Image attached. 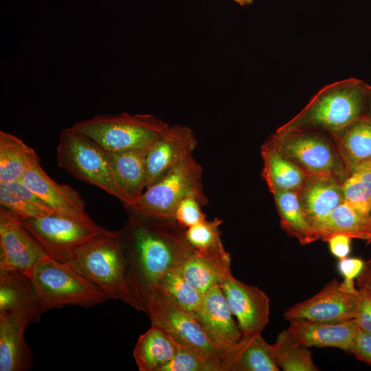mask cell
I'll list each match as a JSON object with an SVG mask.
<instances>
[{
    "label": "cell",
    "instance_id": "cell-8",
    "mask_svg": "<svg viewBox=\"0 0 371 371\" xmlns=\"http://www.w3.org/2000/svg\"><path fill=\"white\" fill-rule=\"evenodd\" d=\"M151 324L165 330L175 341L189 346L228 371L225 359L211 342L195 313L187 311L155 289L146 300Z\"/></svg>",
    "mask_w": 371,
    "mask_h": 371
},
{
    "label": "cell",
    "instance_id": "cell-16",
    "mask_svg": "<svg viewBox=\"0 0 371 371\" xmlns=\"http://www.w3.org/2000/svg\"><path fill=\"white\" fill-rule=\"evenodd\" d=\"M21 181L59 214L81 220L91 219L80 194L68 185L60 184L43 169L40 162L30 168Z\"/></svg>",
    "mask_w": 371,
    "mask_h": 371
},
{
    "label": "cell",
    "instance_id": "cell-38",
    "mask_svg": "<svg viewBox=\"0 0 371 371\" xmlns=\"http://www.w3.org/2000/svg\"><path fill=\"white\" fill-rule=\"evenodd\" d=\"M350 352L359 361L371 366V333L359 330L353 340Z\"/></svg>",
    "mask_w": 371,
    "mask_h": 371
},
{
    "label": "cell",
    "instance_id": "cell-3",
    "mask_svg": "<svg viewBox=\"0 0 371 371\" xmlns=\"http://www.w3.org/2000/svg\"><path fill=\"white\" fill-rule=\"evenodd\" d=\"M110 298L142 308L129 286L120 231L106 229L80 247L68 262Z\"/></svg>",
    "mask_w": 371,
    "mask_h": 371
},
{
    "label": "cell",
    "instance_id": "cell-14",
    "mask_svg": "<svg viewBox=\"0 0 371 371\" xmlns=\"http://www.w3.org/2000/svg\"><path fill=\"white\" fill-rule=\"evenodd\" d=\"M221 286L243 337L261 335L269 319V299L266 293L232 275L225 278Z\"/></svg>",
    "mask_w": 371,
    "mask_h": 371
},
{
    "label": "cell",
    "instance_id": "cell-15",
    "mask_svg": "<svg viewBox=\"0 0 371 371\" xmlns=\"http://www.w3.org/2000/svg\"><path fill=\"white\" fill-rule=\"evenodd\" d=\"M197 140L186 125H169L150 146L146 160V188L192 155Z\"/></svg>",
    "mask_w": 371,
    "mask_h": 371
},
{
    "label": "cell",
    "instance_id": "cell-37",
    "mask_svg": "<svg viewBox=\"0 0 371 371\" xmlns=\"http://www.w3.org/2000/svg\"><path fill=\"white\" fill-rule=\"evenodd\" d=\"M353 319L359 330L371 333V294L358 289Z\"/></svg>",
    "mask_w": 371,
    "mask_h": 371
},
{
    "label": "cell",
    "instance_id": "cell-11",
    "mask_svg": "<svg viewBox=\"0 0 371 371\" xmlns=\"http://www.w3.org/2000/svg\"><path fill=\"white\" fill-rule=\"evenodd\" d=\"M211 342L224 357L228 371L247 338L233 317L221 284H216L203 296L195 313Z\"/></svg>",
    "mask_w": 371,
    "mask_h": 371
},
{
    "label": "cell",
    "instance_id": "cell-41",
    "mask_svg": "<svg viewBox=\"0 0 371 371\" xmlns=\"http://www.w3.org/2000/svg\"><path fill=\"white\" fill-rule=\"evenodd\" d=\"M357 278L358 289L371 294V259L364 263L363 268Z\"/></svg>",
    "mask_w": 371,
    "mask_h": 371
},
{
    "label": "cell",
    "instance_id": "cell-12",
    "mask_svg": "<svg viewBox=\"0 0 371 371\" xmlns=\"http://www.w3.org/2000/svg\"><path fill=\"white\" fill-rule=\"evenodd\" d=\"M357 292L353 280L333 279L311 298L287 308L284 317L333 323L352 319Z\"/></svg>",
    "mask_w": 371,
    "mask_h": 371
},
{
    "label": "cell",
    "instance_id": "cell-21",
    "mask_svg": "<svg viewBox=\"0 0 371 371\" xmlns=\"http://www.w3.org/2000/svg\"><path fill=\"white\" fill-rule=\"evenodd\" d=\"M328 133L348 175L357 166L371 159V120L367 115Z\"/></svg>",
    "mask_w": 371,
    "mask_h": 371
},
{
    "label": "cell",
    "instance_id": "cell-30",
    "mask_svg": "<svg viewBox=\"0 0 371 371\" xmlns=\"http://www.w3.org/2000/svg\"><path fill=\"white\" fill-rule=\"evenodd\" d=\"M222 220L215 218L192 225L185 231L186 238L194 252L212 260L230 264L229 254L223 245L219 227Z\"/></svg>",
    "mask_w": 371,
    "mask_h": 371
},
{
    "label": "cell",
    "instance_id": "cell-18",
    "mask_svg": "<svg viewBox=\"0 0 371 371\" xmlns=\"http://www.w3.org/2000/svg\"><path fill=\"white\" fill-rule=\"evenodd\" d=\"M288 328L293 337L304 346L337 348L346 352H350L359 330L354 319L336 323L292 319L289 320Z\"/></svg>",
    "mask_w": 371,
    "mask_h": 371
},
{
    "label": "cell",
    "instance_id": "cell-28",
    "mask_svg": "<svg viewBox=\"0 0 371 371\" xmlns=\"http://www.w3.org/2000/svg\"><path fill=\"white\" fill-rule=\"evenodd\" d=\"M273 196L281 227L287 234L297 238L302 245L319 239L303 212L297 192H278Z\"/></svg>",
    "mask_w": 371,
    "mask_h": 371
},
{
    "label": "cell",
    "instance_id": "cell-7",
    "mask_svg": "<svg viewBox=\"0 0 371 371\" xmlns=\"http://www.w3.org/2000/svg\"><path fill=\"white\" fill-rule=\"evenodd\" d=\"M202 176V167L192 155L146 188L126 211L147 217L173 218L177 205L185 197L194 196L206 205Z\"/></svg>",
    "mask_w": 371,
    "mask_h": 371
},
{
    "label": "cell",
    "instance_id": "cell-23",
    "mask_svg": "<svg viewBox=\"0 0 371 371\" xmlns=\"http://www.w3.org/2000/svg\"><path fill=\"white\" fill-rule=\"evenodd\" d=\"M150 146L122 151H106L114 177L133 200V206L146 187V160Z\"/></svg>",
    "mask_w": 371,
    "mask_h": 371
},
{
    "label": "cell",
    "instance_id": "cell-32",
    "mask_svg": "<svg viewBox=\"0 0 371 371\" xmlns=\"http://www.w3.org/2000/svg\"><path fill=\"white\" fill-rule=\"evenodd\" d=\"M269 344L261 335L248 338L233 363L231 371H279Z\"/></svg>",
    "mask_w": 371,
    "mask_h": 371
},
{
    "label": "cell",
    "instance_id": "cell-6",
    "mask_svg": "<svg viewBox=\"0 0 371 371\" xmlns=\"http://www.w3.org/2000/svg\"><path fill=\"white\" fill-rule=\"evenodd\" d=\"M169 126L150 113L98 114L74 123L71 128L87 136L107 152L151 145Z\"/></svg>",
    "mask_w": 371,
    "mask_h": 371
},
{
    "label": "cell",
    "instance_id": "cell-17",
    "mask_svg": "<svg viewBox=\"0 0 371 371\" xmlns=\"http://www.w3.org/2000/svg\"><path fill=\"white\" fill-rule=\"evenodd\" d=\"M342 183L343 181L334 175H308L297 192L303 212L314 229L345 201Z\"/></svg>",
    "mask_w": 371,
    "mask_h": 371
},
{
    "label": "cell",
    "instance_id": "cell-39",
    "mask_svg": "<svg viewBox=\"0 0 371 371\" xmlns=\"http://www.w3.org/2000/svg\"><path fill=\"white\" fill-rule=\"evenodd\" d=\"M364 262L358 258H344L339 259L338 269L344 280H354L361 272Z\"/></svg>",
    "mask_w": 371,
    "mask_h": 371
},
{
    "label": "cell",
    "instance_id": "cell-5",
    "mask_svg": "<svg viewBox=\"0 0 371 371\" xmlns=\"http://www.w3.org/2000/svg\"><path fill=\"white\" fill-rule=\"evenodd\" d=\"M30 277L45 312L66 306L89 308L109 299L71 265L49 256L36 264Z\"/></svg>",
    "mask_w": 371,
    "mask_h": 371
},
{
    "label": "cell",
    "instance_id": "cell-42",
    "mask_svg": "<svg viewBox=\"0 0 371 371\" xmlns=\"http://www.w3.org/2000/svg\"><path fill=\"white\" fill-rule=\"evenodd\" d=\"M367 98H368V111L367 116L371 120V86L366 85Z\"/></svg>",
    "mask_w": 371,
    "mask_h": 371
},
{
    "label": "cell",
    "instance_id": "cell-31",
    "mask_svg": "<svg viewBox=\"0 0 371 371\" xmlns=\"http://www.w3.org/2000/svg\"><path fill=\"white\" fill-rule=\"evenodd\" d=\"M274 359L284 371H317L308 347L302 345L289 328L282 330L276 342L271 344Z\"/></svg>",
    "mask_w": 371,
    "mask_h": 371
},
{
    "label": "cell",
    "instance_id": "cell-25",
    "mask_svg": "<svg viewBox=\"0 0 371 371\" xmlns=\"http://www.w3.org/2000/svg\"><path fill=\"white\" fill-rule=\"evenodd\" d=\"M177 352L172 337L161 327L151 324L135 344L133 357L139 371H161Z\"/></svg>",
    "mask_w": 371,
    "mask_h": 371
},
{
    "label": "cell",
    "instance_id": "cell-34",
    "mask_svg": "<svg viewBox=\"0 0 371 371\" xmlns=\"http://www.w3.org/2000/svg\"><path fill=\"white\" fill-rule=\"evenodd\" d=\"M170 300L180 307L196 313L203 296L184 278L180 267L168 272L156 287Z\"/></svg>",
    "mask_w": 371,
    "mask_h": 371
},
{
    "label": "cell",
    "instance_id": "cell-9",
    "mask_svg": "<svg viewBox=\"0 0 371 371\" xmlns=\"http://www.w3.org/2000/svg\"><path fill=\"white\" fill-rule=\"evenodd\" d=\"M20 220L48 256L65 263L80 247L106 231L91 219L58 214Z\"/></svg>",
    "mask_w": 371,
    "mask_h": 371
},
{
    "label": "cell",
    "instance_id": "cell-1",
    "mask_svg": "<svg viewBox=\"0 0 371 371\" xmlns=\"http://www.w3.org/2000/svg\"><path fill=\"white\" fill-rule=\"evenodd\" d=\"M120 229L127 280L131 291L146 313L145 302L170 271L181 267L193 253L186 229L174 218H153L127 212Z\"/></svg>",
    "mask_w": 371,
    "mask_h": 371
},
{
    "label": "cell",
    "instance_id": "cell-24",
    "mask_svg": "<svg viewBox=\"0 0 371 371\" xmlns=\"http://www.w3.org/2000/svg\"><path fill=\"white\" fill-rule=\"evenodd\" d=\"M319 239L326 241L334 234H343L351 238L371 242V220L348 202L337 205L315 227Z\"/></svg>",
    "mask_w": 371,
    "mask_h": 371
},
{
    "label": "cell",
    "instance_id": "cell-27",
    "mask_svg": "<svg viewBox=\"0 0 371 371\" xmlns=\"http://www.w3.org/2000/svg\"><path fill=\"white\" fill-rule=\"evenodd\" d=\"M0 204L20 219L58 214L21 180L0 183Z\"/></svg>",
    "mask_w": 371,
    "mask_h": 371
},
{
    "label": "cell",
    "instance_id": "cell-20",
    "mask_svg": "<svg viewBox=\"0 0 371 371\" xmlns=\"http://www.w3.org/2000/svg\"><path fill=\"white\" fill-rule=\"evenodd\" d=\"M28 325L20 317L0 313V371L32 368L33 355L24 335Z\"/></svg>",
    "mask_w": 371,
    "mask_h": 371
},
{
    "label": "cell",
    "instance_id": "cell-45",
    "mask_svg": "<svg viewBox=\"0 0 371 371\" xmlns=\"http://www.w3.org/2000/svg\"><path fill=\"white\" fill-rule=\"evenodd\" d=\"M370 243H371V242H370Z\"/></svg>",
    "mask_w": 371,
    "mask_h": 371
},
{
    "label": "cell",
    "instance_id": "cell-29",
    "mask_svg": "<svg viewBox=\"0 0 371 371\" xmlns=\"http://www.w3.org/2000/svg\"><path fill=\"white\" fill-rule=\"evenodd\" d=\"M186 281L202 296L232 275L230 264L223 263L194 252L180 267Z\"/></svg>",
    "mask_w": 371,
    "mask_h": 371
},
{
    "label": "cell",
    "instance_id": "cell-44",
    "mask_svg": "<svg viewBox=\"0 0 371 371\" xmlns=\"http://www.w3.org/2000/svg\"><path fill=\"white\" fill-rule=\"evenodd\" d=\"M370 220H371V211L370 212Z\"/></svg>",
    "mask_w": 371,
    "mask_h": 371
},
{
    "label": "cell",
    "instance_id": "cell-40",
    "mask_svg": "<svg viewBox=\"0 0 371 371\" xmlns=\"http://www.w3.org/2000/svg\"><path fill=\"white\" fill-rule=\"evenodd\" d=\"M326 242L333 256L339 259L348 256L350 252L351 238L343 234H334L330 236Z\"/></svg>",
    "mask_w": 371,
    "mask_h": 371
},
{
    "label": "cell",
    "instance_id": "cell-2",
    "mask_svg": "<svg viewBox=\"0 0 371 371\" xmlns=\"http://www.w3.org/2000/svg\"><path fill=\"white\" fill-rule=\"evenodd\" d=\"M366 83L350 78L322 88L294 117L279 127V132L339 130L367 115Z\"/></svg>",
    "mask_w": 371,
    "mask_h": 371
},
{
    "label": "cell",
    "instance_id": "cell-4",
    "mask_svg": "<svg viewBox=\"0 0 371 371\" xmlns=\"http://www.w3.org/2000/svg\"><path fill=\"white\" fill-rule=\"evenodd\" d=\"M58 166L73 177L117 198L126 209L133 200L117 183L106 151L87 136L70 127L63 129L56 146Z\"/></svg>",
    "mask_w": 371,
    "mask_h": 371
},
{
    "label": "cell",
    "instance_id": "cell-22",
    "mask_svg": "<svg viewBox=\"0 0 371 371\" xmlns=\"http://www.w3.org/2000/svg\"><path fill=\"white\" fill-rule=\"evenodd\" d=\"M261 156L262 177L272 194L297 192L305 182L308 175L269 140L261 146Z\"/></svg>",
    "mask_w": 371,
    "mask_h": 371
},
{
    "label": "cell",
    "instance_id": "cell-33",
    "mask_svg": "<svg viewBox=\"0 0 371 371\" xmlns=\"http://www.w3.org/2000/svg\"><path fill=\"white\" fill-rule=\"evenodd\" d=\"M344 200L359 212L370 216L371 211V159L359 165L342 183Z\"/></svg>",
    "mask_w": 371,
    "mask_h": 371
},
{
    "label": "cell",
    "instance_id": "cell-43",
    "mask_svg": "<svg viewBox=\"0 0 371 371\" xmlns=\"http://www.w3.org/2000/svg\"><path fill=\"white\" fill-rule=\"evenodd\" d=\"M230 1H232L240 5L244 6V5H247L252 3L255 0H230Z\"/></svg>",
    "mask_w": 371,
    "mask_h": 371
},
{
    "label": "cell",
    "instance_id": "cell-26",
    "mask_svg": "<svg viewBox=\"0 0 371 371\" xmlns=\"http://www.w3.org/2000/svg\"><path fill=\"white\" fill-rule=\"evenodd\" d=\"M38 162L40 158L33 148L14 135L0 131V183L21 180Z\"/></svg>",
    "mask_w": 371,
    "mask_h": 371
},
{
    "label": "cell",
    "instance_id": "cell-10",
    "mask_svg": "<svg viewBox=\"0 0 371 371\" xmlns=\"http://www.w3.org/2000/svg\"><path fill=\"white\" fill-rule=\"evenodd\" d=\"M268 140L308 175H334L343 181L348 176L331 138L317 131H276Z\"/></svg>",
    "mask_w": 371,
    "mask_h": 371
},
{
    "label": "cell",
    "instance_id": "cell-36",
    "mask_svg": "<svg viewBox=\"0 0 371 371\" xmlns=\"http://www.w3.org/2000/svg\"><path fill=\"white\" fill-rule=\"evenodd\" d=\"M203 206L194 196H187L177 205L173 218L182 227L187 229L199 223L206 221V215L201 210Z\"/></svg>",
    "mask_w": 371,
    "mask_h": 371
},
{
    "label": "cell",
    "instance_id": "cell-19",
    "mask_svg": "<svg viewBox=\"0 0 371 371\" xmlns=\"http://www.w3.org/2000/svg\"><path fill=\"white\" fill-rule=\"evenodd\" d=\"M0 313L21 317L30 324L41 320L45 311L30 276H0Z\"/></svg>",
    "mask_w": 371,
    "mask_h": 371
},
{
    "label": "cell",
    "instance_id": "cell-13",
    "mask_svg": "<svg viewBox=\"0 0 371 371\" xmlns=\"http://www.w3.org/2000/svg\"><path fill=\"white\" fill-rule=\"evenodd\" d=\"M47 254L9 210L0 207V276L23 273L28 276Z\"/></svg>",
    "mask_w": 371,
    "mask_h": 371
},
{
    "label": "cell",
    "instance_id": "cell-35",
    "mask_svg": "<svg viewBox=\"0 0 371 371\" xmlns=\"http://www.w3.org/2000/svg\"><path fill=\"white\" fill-rule=\"evenodd\" d=\"M175 343V355L161 371H224L196 349L180 342Z\"/></svg>",
    "mask_w": 371,
    "mask_h": 371
}]
</instances>
